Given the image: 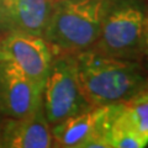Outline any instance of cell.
<instances>
[{
  "label": "cell",
  "mask_w": 148,
  "mask_h": 148,
  "mask_svg": "<svg viewBox=\"0 0 148 148\" xmlns=\"http://www.w3.org/2000/svg\"><path fill=\"white\" fill-rule=\"evenodd\" d=\"M80 90L90 106L122 104L147 89L141 62L111 57L89 48L74 54Z\"/></svg>",
  "instance_id": "1"
},
{
  "label": "cell",
  "mask_w": 148,
  "mask_h": 148,
  "mask_svg": "<svg viewBox=\"0 0 148 148\" xmlns=\"http://www.w3.org/2000/svg\"><path fill=\"white\" fill-rule=\"evenodd\" d=\"M114 0H57L43 34L54 56L91 48Z\"/></svg>",
  "instance_id": "2"
},
{
  "label": "cell",
  "mask_w": 148,
  "mask_h": 148,
  "mask_svg": "<svg viewBox=\"0 0 148 148\" xmlns=\"http://www.w3.org/2000/svg\"><path fill=\"white\" fill-rule=\"evenodd\" d=\"M148 47V20L137 0L112 1L92 49L111 57L143 62Z\"/></svg>",
  "instance_id": "3"
},
{
  "label": "cell",
  "mask_w": 148,
  "mask_h": 148,
  "mask_svg": "<svg viewBox=\"0 0 148 148\" xmlns=\"http://www.w3.org/2000/svg\"><path fill=\"white\" fill-rule=\"evenodd\" d=\"M88 108L90 105L78 83L74 54L54 56L42 90V109L49 126Z\"/></svg>",
  "instance_id": "4"
},
{
  "label": "cell",
  "mask_w": 148,
  "mask_h": 148,
  "mask_svg": "<svg viewBox=\"0 0 148 148\" xmlns=\"http://www.w3.org/2000/svg\"><path fill=\"white\" fill-rule=\"evenodd\" d=\"M53 53L42 36L9 32L0 36V61L14 64L43 90Z\"/></svg>",
  "instance_id": "5"
},
{
  "label": "cell",
  "mask_w": 148,
  "mask_h": 148,
  "mask_svg": "<svg viewBox=\"0 0 148 148\" xmlns=\"http://www.w3.org/2000/svg\"><path fill=\"white\" fill-rule=\"evenodd\" d=\"M42 104V89L14 64L0 61V116L22 119Z\"/></svg>",
  "instance_id": "6"
},
{
  "label": "cell",
  "mask_w": 148,
  "mask_h": 148,
  "mask_svg": "<svg viewBox=\"0 0 148 148\" xmlns=\"http://www.w3.org/2000/svg\"><path fill=\"white\" fill-rule=\"evenodd\" d=\"M57 0H0V36L25 32L42 36Z\"/></svg>",
  "instance_id": "7"
},
{
  "label": "cell",
  "mask_w": 148,
  "mask_h": 148,
  "mask_svg": "<svg viewBox=\"0 0 148 148\" xmlns=\"http://www.w3.org/2000/svg\"><path fill=\"white\" fill-rule=\"evenodd\" d=\"M3 148H53L51 126L42 104L22 119H4L1 123Z\"/></svg>",
  "instance_id": "8"
},
{
  "label": "cell",
  "mask_w": 148,
  "mask_h": 148,
  "mask_svg": "<svg viewBox=\"0 0 148 148\" xmlns=\"http://www.w3.org/2000/svg\"><path fill=\"white\" fill-rule=\"evenodd\" d=\"M109 106H90L82 112L51 126L53 147L80 148L86 142L99 136Z\"/></svg>",
  "instance_id": "9"
},
{
  "label": "cell",
  "mask_w": 148,
  "mask_h": 148,
  "mask_svg": "<svg viewBox=\"0 0 148 148\" xmlns=\"http://www.w3.org/2000/svg\"><path fill=\"white\" fill-rule=\"evenodd\" d=\"M122 115L137 133L148 140V92L140 91L130 100L121 104Z\"/></svg>",
  "instance_id": "10"
},
{
  "label": "cell",
  "mask_w": 148,
  "mask_h": 148,
  "mask_svg": "<svg viewBox=\"0 0 148 148\" xmlns=\"http://www.w3.org/2000/svg\"><path fill=\"white\" fill-rule=\"evenodd\" d=\"M80 148H114V147L110 146L104 138H101L100 136H96L89 142H86L85 145H83Z\"/></svg>",
  "instance_id": "11"
},
{
  "label": "cell",
  "mask_w": 148,
  "mask_h": 148,
  "mask_svg": "<svg viewBox=\"0 0 148 148\" xmlns=\"http://www.w3.org/2000/svg\"><path fill=\"white\" fill-rule=\"evenodd\" d=\"M1 123H3V117L0 116V148H3V137H1Z\"/></svg>",
  "instance_id": "12"
},
{
  "label": "cell",
  "mask_w": 148,
  "mask_h": 148,
  "mask_svg": "<svg viewBox=\"0 0 148 148\" xmlns=\"http://www.w3.org/2000/svg\"><path fill=\"white\" fill-rule=\"evenodd\" d=\"M53 148H58V147H53Z\"/></svg>",
  "instance_id": "13"
}]
</instances>
